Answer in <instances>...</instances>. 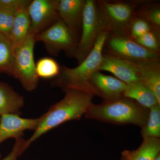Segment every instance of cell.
<instances>
[{
    "mask_svg": "<svg viewBox=\"0 0 160 160\" xmlns=\"http://www.w3.org/2000/svg\"><path fill=\"white\" fill-rule=\"evenodd\" d=\"M64 98L50 107L41 116L38 126L33 134L26 140L23 151L32 143L49 130L71 120H80L92 104L94 95L78 89H65Z\"/></svg>",
    "mask_w": 160,
    "mask_h": 160,
    "instance_id": "obj_1",
    "label": "cell"
},
{
    "mask_svg": "<svg viewBox=\"0 0 160 160\" xmlns=\"http://www.w3.org/2000/svg\"><path fill=\"white\" fill-rule=\"evenodd\" d=\"M112 55L132 62L159 59L158 53L143 47L133 40L122 35L113 36L109 40Z\"/></svg>",
    "mask_w": 160,
    "mask_h": 160,
    "instance_id": "obj_7",
    "label": "cell"
},
{
    "mask_svg": "<svg viewBox=\"0 0 160 160\" xmlns=\"http://www.w3.org/2000/svg\"><path fill=\"white\" fill-rule=\"evenodd\" d=\"M30 19L27 9H22L15 14L10 40L13 45L21 42L29 33Z\"/></svg>",
    "mask_w": 160,
    "mask_h": 160,
    "instance_id": "obj_18",
    "label": "cell"
},
{
    "mask_svg": "<svg viewBox=\"0 0 160 160\" xmlns=\"http://www.w3.org/2000/svg\"><path fill=\"white\" fill-rule=\"evenodd\" d=\"M26 141L22 137L16 139L11 152L6 157L1 160H18V158L24 152L23 147Z\"/></svg>",
    "mask_w": 160,
    "mask_h": 160,
    "instance_id": "obj_26",
    "label": "cell"
},
{
    "mask_svg": "<svg viewBox=\"0 0 160 160\" xmlns=\"http://www.w3.org/2000/svg\"><path fill=\"white\" fill-rule=\"evenodd\" d=\"M100 9L106 19L109 30L122 32L130 26L134 14L133 5L126 2H99Z\"/></svg>",
    "mask_w": 160,
    "mask_h": 160,
    "instance_id": "obj_9",
    "label": "cell"
},
{
    "mask_svg": "<svg viewBox=\"0 0 160 160\" xmlns=\"http://www.w3.org/2000/svg\"><path fill=\"white\" fill-rule=\"evenodd\" d=\"M122 96L134 100L148 109L157 104L160 105L153 92L140 81L127 84Z\"/></svg>",
    "mask_w": 160,
    "mask_h": 160,
    "instance_id": "obj_16",
    "label": "cell"
},
{
    "mask_svg": "<svg viewBox=\"0 0 160 160\" xmlns=\"http://www.w3.org/2000/svg\"><path fill=\"white\" fill-rule=\"evenodd\" d=\"M85 3V0H58L59 18L75 33L82 23Z\"/></svg>",
    "mask_w": 160,
    "mask_h": 160,
    "instance_id": "obj_13",
    "label": "cell"
},
{
    "mask_svg": "<svg viewBox=\"0 0 160 160\" xmlns=\"http://www.w3.org/2000/svg\"><path fill=\"white\" fill-rule=\"evenodd\" d=\"M0 119H1V116H0Z\"/></svg>",
    "mask_w": 160,
    "mask_h": 160,
    "instance_id": "obj_30",
    "label": "cell"
},
{
    "mask_svg": "<svg viewBox=\"0 0 160 160\" xmlns=\"http://www.w3.org/2000/svg\"><path fill=\"white\" fill-rule=\"evenodd\" d=\"M153 160H160V153Z\"/></svg>",
    "mask_w": 160,
    "mask_h": 160,
    "instance_id": "obj_28",
    "label": "cell"
},
{
    "mask_svg": "<svg viewBox=\"0 0 160 160\" xmlns=\"http://www.w3.org/2000/svg\"><path fill=\"white\" fill-rule=\"evenodd\" d=\"M147 21H149L155 28L159 31L160 27V9L158 8L150 9L147 13Z\"/></svg>",
    "mask_w": 160,
    "mask_h": 160,
    "instance_id": "obj_27",
    "label": "cell"
},
{
    "mask_svg": "<svg viewBox=\"0 0 160 160\" xmlns=\"http://www.w3.org/2000/svg\"><path fill=\"white\" fill-rule=\"evenodd\" d=\"M149 109L134 100L124 97L105 100L101 104H92L85 113L87 118L115 125L132 124L142 128L146 125Z\"/></svg>",
    "mask_w": 160,
    "mask_h": 160,
    "instance_id": "obj_3",
    "label": "cell"
},
{
    "mask_svg": "<svg viewBox=\"0 0 160 160\" xmlns=\"http://www.w3.org/2000/svg\"><path fill=\"white\" fill-rule=\"evenodd\" d=\"M132 63L136 68L139 81L151 90L160 104L159 59Z\"/></svg>",
    "mask_w": 160,
    "mask_h": 160,
    "instance_id": "obj_14",
    "label": "cell"
},
{
    "mask_svg": "<svg viewBox=\"0 0 160 160\" xmlns=\"http://www.w3.org/2000/svg\"><path fill=\"white\" fill-rule=\"evenodd\" d=\"M109 30L103 32L99 36L90 53L79 65L70 68L62 66L53 81L52 85L65 89H73L97 95L91 83L92 75L98 71L102 57V50L109 36Z\"/></svg>",
    "mask_w": 160,
    "mask_h": 160,
    "instance_id": "obj_2",
    "label": "cell"
},
{
    "mask_svg": "<svg viewBox=\"0 0 160 160\" xmlns=\"http://www.w3.org/2000/svg\"><path fill=\"white\" fill-rule=\"evenodd\" d=\"M82 33L75 57L80 64L92 50L96 41L103 32L109 30L99 6L92 0L86 1L82 17Z\"/></svg>",
    "mask_w": 160,
    "mask_h": 160,
    "instance_id": "obj_4",
    "label": "cell"
},
{
    "mask_svg": "<svg viewBox=\"0 0 160 160\" xmlns=\"http://www.w3.org/2000/svg\"><path fill=\"white\" fill-rule=\"evenodd\" d=\"M143 138L160 137V105H155L149 109L146 125L142 128Z\"/></svg>",
    "mask_w": 160,
    "mask_h": 160,
    "instance_id": "obj_20",
    "label": "cell"
},
{
    "mask_svg": "<svg viewBox=\"0 0 160 160\" xmlns=\"http://www.w3.org/2000/svg\"><path fill=\"white\" fill-rule=\"evenodd\" d=\"M36 42L44 43L50 54L56 56L62 50L66 54L75 56L78 43L76 33L60 19L35 37Z\"/></svg>",
    "mask_w": 160,
    "mask_h": 160,
    "instance_id": "obj_6",
    "label": "cell"
},
{
    "mask_svg": "<svg viewBox=\"0 0 160 160\" xmlns=\"http://www.w3.org/2000/svg\"><path fill=\"white\" fill-rule=\"evenodd\" d=\"M91 83L98 96L111 100L122 96L127 84L111 76L106 75L97 71L92 75Z\"/></svg>",
    "mask_w": 160,
    "mask_h": 160,
    "instance_id": "obj_12",
    "label": "cell"
},
{
    "mask_svg": "<svg viewBox=\"0 0 160 160\" xmlns=\"http://www.w3.org/2000/svg\"><path fill=\"white\" fill-rule=\"evenodd\" d=\"M58 0H33L28 6L30 19L29 33L36 36L59 19L57 10Z\"/></svg>",
    "mask_w": 160,
    "mask_h": 160,
    "instance_id": "obj_8",
    "label": "cell"
},
{
    "mask_svg": "<svg viewBox=\"0 0 160 160\" xmlns=\"http://www.w3.org/2000/svg\"><path fill=\"white\" fill-rule=\"evenodd\" d=\"M35 42V36L29 33L22 42L13 45V77L29 92L36 89L39 82L33 57Z\"/></svg>",
    "mask_w": 160,
    "mask_h": 160,
    "instance_id": "obj_5",
    "label": "cell"
},
{
    "mask_svg": "<svg viewBox=\"0 0 160 160\" xmlns=\"http://www.w3.org/2000/svg\"><path fill=\"white\" fill-rule=\"evenodd\" d=\"M1 153H0V158H1Z\"/></svg>",
    "mask_w": 160,
    "mask_h": 160,
    "instance_id": "obj_29",
    "label": "cell"
},
{
    "mask_svg": "<svg viewBox=\"0 0 160 160\" xmlns=\"http://www.w3.org/2000/svg\"><path fill=\"white\" fill-rule=\"evenodd\" d=\"M36 67L38 77L43 78L56 77L60 72L58 64L51 58L41 59L38 61Z\"/></svg>",
    "mask_w": 160,
    "mask_h": 160,
    "instance_id": "obj_21",
    "label": "cell"
},
{
    "mask_svg": "<svg viewBox=\"0 0 160 160\" xmlns=\"http://www.w3.org/2000/svg\"><path fill=\"white\" fill-rule=\"evenodd\" d=\"M129 28L132 38L134 40L151 31V26L149 22L142 18L132 21Z\"/></svg>",
    "mask_w": 160,
    "mask_h": 160,
    "instance_id": "obj_23",
    "label": "cell"
},
{
    "mask_svg": "<svg viewBox=\"0 0 160 160\" xmlns=\"http://www.w3.org/2000/svg\"><path fill=\"white\" fill-rule=\"evenodd\" d=\"M141 146L132 151L125 150L121 160H153L160 153V138H143Z\"/></svg>",
    "mask_w": 160,
    "mask_h": 160,
    "instance_id": "obj_17",
    "label": "cell"
},
{
    "mask_svg": "<svg viewBox=\"0 0 160 160\" xmlns=\"http://www.w3.org/2000/svg\"><path fill=\"white\" fill-rule=\"evenodd\" d=\"M98 71L111 72L117 78L126 84L139 81L133 63L112 55L103 54Z\"/></svg>",
    "mask_w": 160,
    "mask_h": 160,
    "instance_id": "obj_11",
    "label": "cell"
},
{
    "mask_svg": "<svg viewBox=\"0 0 160 160\" xmlns=\"http://www.w3.org/2000/svg\"><path fill=\"white\" fill-rule=\"evenodd\" d=\"M15 13L8 9L0 8V33L9 40Z\"/></svg>",
    "mask_w": 160,
    "mask_h": 160,
    "instance_id": "obj_22",
    "label": "cell"
},
{
    "mask_svg": "<svg viewBox=\"0 0 160 160\" xmlns=\"http://www.w3.org/2000/svg\"><path fill=\"white\" fill-rule=\"evenodd\" d=\"M31 2L29 0H0V8L16 12L28 9Z\"/></svg>",
    "mask_w": 160,
    "mask_h": 160,
    "instance_id": "obj_25",
    "label": "cell"
},
{
    "mask_svg": "<svg viewBox=\"0 0 160 160\" xmlns=\"http://www.w3.org/2000/svg\"><path fill=\"white\" fill-rule=\"evenodd\" d=\"M134 41L146 49L158 53V42L155 35L152 32L145 33Z\"/></svg>",
    "mask_w": 160,
    "mask_h": 160,
    "instance_id": "obj_24",
    "label": "cell"
},
{
    "mask_svg": "<svg viewBox=\"0 0 160 160\" xmlns=\"http://www.w3.org/2000/svg\"><path fill=\"white\" fill-rule=\"evenodd\" d=\"M13 44L0 33V72L13 77Z\"/></svg>",
    "mask_w": 160,
    "mask_h": 160,
    "instance_id": "obj_19",
    "label": "cell"
},
{
    "mask_svg": "<svg viewBox=\"0 0 160 160\" xmlns=\"http://www.w3.org/2000/svg\"><path fill=\"white\" fill-rule=\"evenodd\" d=\"M24 105L23 96L11 86L0 82V116L7 114L20 115Z\"/></svg>",
    "mask_w": 160,
    "mask_h": 160,
    "instance_id": "obj_15",
    "label": "cell"
},
{
    "mask_svg": "<svg viewBox=\"0 0 160 160\" xmlns=\"http://www.w3.org/2000/svg\"><path fill=\"white\" fill-rule=\"evenodd\" d=\"M41 120V116L36 118H21L19 115L4 114L0 119V144L6 139L22 137L24 131H35Z\"/></svg>",
    "mask_w": 160,
    "mask_h": 160,
    "instance_id": "obj_10",
    "label": "cell"
}]
</instances>
